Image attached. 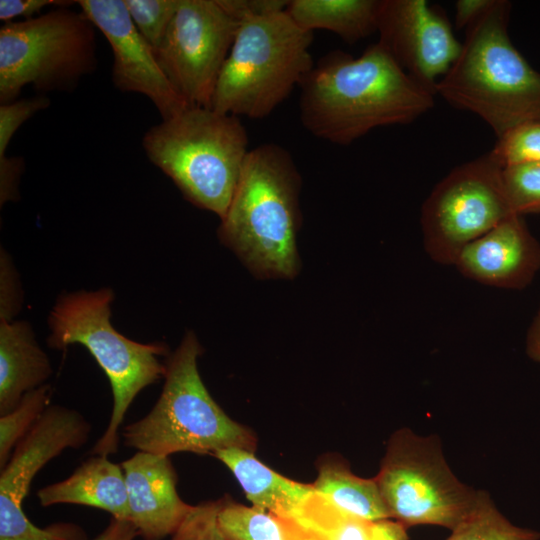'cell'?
I'll return each instance as SVG.
<instances>
[{
  "mask_svg": "<svg viewBox=\"0 0 540 540\" xmlns=\"http://www.w3.org/2000/svg\"><path fill=\"white\" fill-rule=\"evenodd\" d=\"M299 87L302 126L337 145H349L377 127L409 124L434 105L435 93L409 76L379 42L357 58L328 52Z\"/></svg>",
  "mask_w": 540,
  "mask_h": 540,
  "instance_id": "cell-1",
  "label": "cell"
},
{
  "mask_svg": "<svg viewBox=\"0 0 540 540\" xmlns=\"http://www.w3.org/2000/svg\"><path fill=\"white\" fill-rule=\"evenodd\" d=\"M511 3L493 4L466 28L461 52L435 91L452 106L482 118L497 139L512 128L540 122V73L508 34Z\"/></svg>",
  "mask_w": 540,
  "mask_h": 540,
  "instance_id": "cell-2",
  "label": "cell"
},
{
  "mask_svg": "<svg viewBox=\"0 0 540 540\" xmlns=\"http://www.w3.org/2000/svg\"><path fill=\"white\" fill-rule=\"evenodd\" d=\"M301 176L290 152L275 143L250 149L219 237L263 277L298 270Z\"/></svg>",
  "mask_w": 540,
  "mask_h": 540,
  "instance_id": "cell-3",
  "label": "cell"
},
{
  "mask_svg": "<svg viewBox=\"0 0 540 540\" xmlns=\"http://www.w3.org/2000/svg\"><path fill=\"white\" fill-rule=\"evenodd\" d=\"M142 147L148 160L188 201L220 219L250 151L247 130L239 117L192 105L151 126Z\"/></svg>",
  "mask_w": 540,
  "mask_h": 540,
  "instance_id": "cell-4",
  "label": "cell"
},
{
  "mask_svg": "<svg viewBox=\"0 0 540 540\" xmlns=\"http://www.w3.org/2000/svg\"><path fill=\"white\" fill-rule=\"evenodd\" d=\"M113 291H79L63 294L52 308L48 345L65 350L81 344L94 357L111 385L113 408L107 428L90 453L110 456L118 451L120 427L136 398L146 387L164 378L168 354L164 343H139L126 338L111 324Z\"/></svg>",
  "mask_w": 540,
  "mask_h": 540,
  "instance_id": "cell-5",
  "label": "cell"
},
{
  "mask_svg": "<svg viewBox=\"0 0 540 540\" xmlns=\"http://www.w3.org/2000/svg\"><path fill=\"white\" fill-rule=\"evenodd\" d=\"M202 347L187 332L165 361L162 392L152 409L121 432L128 448L156 455L177 452L211 455L226 448L254 452V433L231 419L204 385L197 366Z\"/></svg>",
  "mask_w": 540,
  "mask_h": 540,
  "instance_id": "cell-6",
  "label": "cell"
},
{
  "mask_svg": "<svg viewBox=\"0 0 540 540\" xmlns=\"http://www.w3.org/2000/svg\"><path fill=\"white\" fill-rule=\"evenodd\" d=\"M313 32L285 10L243 19L221 70L211 108L237 117H268L314 66Z\"/></svg>",
  "mask_w": 540,
  "mask_h": 540,
  "instance_id": "cell-7",
  "label": "cell"
},
{
  "mask_svg": "<svg viewBox=\"0 0 540 540\" xmlns=\"http://www.w3.org/2000/svg\"><path fill=\"white\" fill-rule=\"evenodd\" d=\"M95 26L80 10L60 6L0 28V103L32 85L42 95L71 92L97 67Z\"/></svg>",
  "mask_w": 540,
  "mask_h": 540,
  "instance_id": "cell-8",
  "label": "cell"
},
{
  "mask_svg": "<svg viewBox=\"0 0 540 540\" xmlns=\"http://www.w3.org/2000/svg\"><path fill=\"white\" fill-rule=\"evenodd\" d=\"M374 480L389 517L407 529L435 525L451 531L478 494L452 472L437 437L409 428L391 435Z\"/></svg>",
  "mask_w": 540,
  "mask_h": 540,
  "instance_id": "cell-9",
  "label": "cell"
},
{
  "mask_svg": "<svg viewBox=\"0 0 540 540\" xmlns=\"http://www.w3.org/2000/svg\"><path fill=\"white\" fill-rule=\"evenodd\" d=\"M511 215L502 168L487 153L455 167L426 198L420 217L423 247L432 261L454 265L469 243Z\"/></svg>",
  "mask_w": 540,
  "mask_h": 540,
  "instance_id": "cell-10",
  "label": "cell"
},
{
  "mask_svg": "<svg viewBox=\"0 0 540 540\" xmlns=\"http://www.w3.org/2000/svg\"><path fill=\"white\" fill-rule=\"evenodd\" d=\"M91 424L77 410L50 405L14 448L0 472V540H82L72 522L34 525L22 504L36 474L67 449L88 442Z\"/></svg>",
  "mask_w": 540,
  "mask_h": 540,
  "instance_id": "cell-11",
  "label": "cell"
},
{
  "mask_svg": "<svg viewBox=\"0 0 540 540\" xmlns=\"http://www.w3.org/2000/svg\"><path fill=\"white\" fill-rule=\"evenodd\" d=\"M238 26L219 0H179L154 52L169 82L190 105L211 108Z\"/></svg>",
  "mask_w": 540,
  "mask_h": 540,
  "instance_id": "cell-12",
  "label": "cell"
},
{
  "mask_svg": "<svg viewBox=\"0 0 540 540\" xmlns=\"http://www.w3.org/2000/svg\"><path fill=\"white\" fill-rule=\"evenodd\" d=\"M377 32L400 67L434 93L462 48L444 12L426 0H382Z\"/></svg>",
  "mask_w": 540,
  "mask_h": 540,
  "instance_id": "cell-13",
  "label": "cell"
},
{
  "mask_svg": "<svg viewBox=\"0 0 540 540\" xmlns=\"http://www.w3.org/2000/svg\"><path fill=\"white\" fill-rule=\"evenodd\" d=\"M76 4L111 47L112 81L118 90L144 95L162 119L191 106L163 73L153 47L136 29L123 0H79Z\"/></svg>",
  "mask_w": 540,
  "mask_h": 540,
  "instance_id": "cell-14",
  "label": "cell"
},
{
  "mask_svg": "<svg viewBox=\"0 0 540 540\" xmlns=\"http://www.w3.org/2000/svg\"><path fill=\"white\" fill-rule=\"evenodd\" d=\"M453 266L464 277L485 286L522 289L540 269V243L523 216L511 215L469 243Z\"/></svg>",
  "mask_w": 540,
  "mask_h": 540,
  "instance_id": "cell-15",
  "label": "cell"
},
{
  "mask_svg": "<svg viewBox=\"0 0 540 540\" xmlns=\"http://www.w3.org/2000/svg\"><path fill=\"white\" fill-rule=\"evenodd\" d=\"M127 487L129 521L142 540L172 536L194 505L177 492V474L169 456L138 451L121 462Z\"/></svg>",
  "mask_w": 540,
  "mask_h": 540,
  "instance_id": "cell-16",
  "label": "cell"
},
{
  "mask_svg": "<svg viewBox=\"0 0 540 540\" xmlns=\"http://www.w3.org/2000/svg\"><path fill=\"white\" fill-rule=\"evenodd\" d=\"M286 540H409L393 519H367L337 507L314 492L291 511L275 516Z\"/></svg>",
  "mask_w": 540,
  "mask_h": 540,
  "instance_id": "cell-17",
  "label": "cell"
},
{
  "mask_svg": "<svg viewBox=\"0 0 540 540\" xmlns=\"http://www.w3.org/2000/svg\"><path fill=\"white\" fill-rule=\"evenodd\" d=\"M37 497L43 507L83 505L101 509L114 518L129 520L123 469L106 456L92 455L64 480L39 489Z\"/></svg>",
  "mask_w": 540,
  "mask_h": 540,
  "instance_id": "cell-18",
  "label": "cell"
},
{
  "mask_svg": "<svg viewBox=\"0 0 540 540\" xmlns=\"http://www.w3.org/2000/svg\"><path fill=\"white\" fill-rule=\"evenodd\" d=\"M53 369L28 322L0 319V416L46 384Z\"/></svg>",
  "mask_w": 540,
  "mask_h": 540,
  "instance_id": "cell-19",
  "label": "cell"
},
{
  "mask_svg": "<svg viewBox=\"0 0 540 540\" xmlns=\"http://www.w3.org/2000/svg\"><path fill=\"white\" fill-rule=\"evenodd\" d=\"M213 457L230 469L252 506L274 516L291 511L316 492L312 484L294 481L267 467L252 451L226 448Z\"/></svg>",
  "mask_w": 540,
  "mask_h": 540,
  "instance_id": "cell-20",
  "label": "cell"
},
{
  "mask_svg": "<svg viewBox=\"0 0 540 540\" xmlns=\"http://www.w3.org/2000/svg\"><path fill=\"white\" fill-rule=\"evenodd\" d=\"M382 0H289L285 11L303 30L335 33L353 44L377 32Z\"/></svg>",
  "mask_w": 540,
  "mask_h": 540,
  "instance_id": "cell-21",
  "label": "cell"
},
{
  "mask_svg": "<svg viewBox=\"0 0 540 540\" xmlns=\"http://www.w3.org/2000/svg\"><path fill=\"white\" fill-rule=\"evenodd\" d=\"M315 491L340 509L367 519H391L374 480L355 475L340 456H322L317 464Z\"/></svg>",
  "mask_w": 540,
  "mask_h": 540,
  "instance_id": "cell-22",
  "label": "cell"
},
{
  "mask_svg": "<svg viewBox=\"0 0 540 540\" xmlns=\"http://www.w3.org/2000/svg\"><path fill=\"white\" fill-rule=\"evenodd\" d=\"M446 540H540V532L512 523L486 491L478 490L473 507Z\"/></svg>",
  "mask_w": 540,
  "mask_h": 540,
  "instance_id": "cell-23",
  "label": "cell"
},
{
  "mask_svg": "<svg viewBox=\"0 0 540 540\" xmlns=\"http://www.w3.org/2000/svg\"><path fill=\"white\" fill-rule=\"evenodd\" d=\"M217 522L225 540H286L273 514L235 502L228 495L219 499Z\"/></svg>",
  "mask_w": 540,
  "mask_h": 540,
  "instance_id": "cell-24",
  "label": "cell"
},
{
  "mask_svg": "<svg viewBox=\"0 0 540 540\" xmlns=\"http://www.w3.org/2000/svg\"><path fill=\"white\" fill-rule=\"evenodd\" d=\"M52 388L44 384L26 393L9 413L0 416V468H3L16 445L50 406Z\"/></svg>",
  "mask_w": 540,
  "mask_h": 540,
  "instance_id": "cell-25",
  "label": "cell"
},
{
  "mask_svg": "<svg viewBox=\"0 0 540 540\" xmlns=\"http://www.w3.org/2000/svg\"><path fill=\"white\" fill-rule=\"evenodd\" d=\"M502 182L511 212L540 213V163H522L502 168Z\"/></svg>",
  "mask_w": 540,
  "mask_h": 540,
  "instance_id": "cell-26",
  "label": "cell"
},
{
  "mask_svg": "<svg viewBox=\"0 0 540 540\" xmlns=\"http://www.w3.org/2000/svg\"><path fill=\"white\" fill-rule=\"evenodd\" d=\"M490 157L501 167L540 163V122L518 125L497 139Z\"/></svg>",
  "mask_w": 540,
  "mask_h": 540,
  "instance_id": "cell-27",
  "label": "cell"
},
{
  "mask_svg": "<svg viewBox=\"0 0 540 540\" xmlns=\"http://www.w3.org/2000/svg\"><path fill=\"white\" fill-rule=\"evenodd\" d=\"M136 29L155 50L175 15L179 0H123Z\"/></svg>",
  "mask_w": 540,
  "mask_h": 540,
  "instance_id": "cell-28",
  "label": "cell"
},
{
  "mask_svg": "<svg viewBox=\"0 0 540 540\" xmlns=\"http://www.w3.org/2000/svg\"><path fill=\"white\" fill-rule=\"evenodd\" d=\"M219 499L194 505L170 540H225L218 522Z\"/></svg>",
  "mask_w": 540,
  "mask_h": 540,
  "instance_id": "cell-29",
  "label": "cell"
},
{
  "mask_svg": "<svg viewBox=\"0 0 540 540\" xmlns=\"http://www.w3.org/2000/svg\"><path fill=\"white\" fill-rule=\"evenodd\" d=\"M49 105L50 98L42 94L0 105V156L6 154L8 144L20 126Z\"/></svg>",
  "mask_w": 540,
  "mask_h": 540,
  "instance_id": "cell-30",
  "label": "cell"
},
{
  "mask_svg": "<svg viewBox=\"0 0 540 540\" xmlns=\"http://www.w3.org/2000/svg\"><path fill=\"white\" fill-rule=\"evenodd\" d=\"M289 0H219L237 21L286 9Z\"/></svg>",
  "mask_w": 540,
  "mask_h": 540,
  "instance_id": "cell-31",
  "label": "cell"
},
{
  "mask_svg": "<svg viewBox=\"0 0 540 540\" xmlns=\"http://www.w3.org/2000/svg\"><path fill=\"white\" fill-rule=\"evenodd\" d=\"M74 2L54 0H0V20L8 23L15 21L18 17L30 19L35 17V15L38 16L48 6H68Z\"/></svg>",
  "mask_w": 540,
  "mask_h": 540,
  "instance_id": "cell-32",
  "label": "cell"
},
{
  "mask_svg": "<svg viewBox=\"0 0 540 540\" xmlns=\"http://www.w3.org/2000/svg\"><path fill=\"white\" fill-rule=\"evenodd\" d=\"M0 319L12 320L19 309L16 278L6 254L1 253Z\"/></svg>",
  "mask_w": 540,
  "mask_h": 540,
  "instance_id": "cell-33",
  "label": "cell"
},
{
  "mask_svg": "<svg viewBox=\"0 0 540 540\" xmlns=\"http://www.w3.org/2000/svg\"><path fill=\"white\" fill-rule=\"evenodd\" d=\"M24 160L20 156H0V204L18 197V184L24 170Z\"/></svg>",
  "mask_w": 540,
  "mask_h": 540,
  "instance_id": "cell-34",
  "label": "cell"
},
{
  "mask_svg": "<svg viewBox=\"0 0 540 540\" xmlns=\"http://www.w3.org/2000/svg\"><path fill=\"white\" fill-rule=\"evenodd\" d=\"M494 0H458L455 4V25L457 29L467 28L477 20Z\"/></svg>",
  "mask_w": 540,
  "mask_h": 540,
  "instance_id": "cell-35",
  "label": "cell"
},
{
  "mask_svg": "<svg viewBox=\"0 0 540 540\" xmlns=\"http://www.w3.org/2000/svg\"><path fill=\"white\" fill-rule=\"evenodd\" d=\"M138 537L129 520L111 517L107 526L92 540H135Z\"/></svg>",
  "mask_w": 540,
  "mask_h": 540,
  "instance_id": "cell-36",
  "label": "cell"
},
{
  "mask_svg": "<svg viewBox=\"0 0 540 540\" xmlns=\"http://www.w3.org/2000/svg\"><path fill=\"white\" fill-rule=\"evenodd\" d=\"M526 352L532 360L540 362V332H527Z\"/></svg>",
  "mask_w": 540,
  "mask_h": 540,
  "instance_id": "cell-37",
  "label": "cell"
},
{
  "mask_svg": "<svg viewBox=\"0 0 540 540\" xmlns=\"http://www.w3.org/2000/svg\"><path fill=\"white\" fill-rule=\"evenodd\" d=\"M529 332H540V308L528 330Z\"/></svg>",
  "mask_w": 540,
  "mask_h": 540,
  "instance_id": "cell-38",
  "label": "cell"
}]
</instances>
